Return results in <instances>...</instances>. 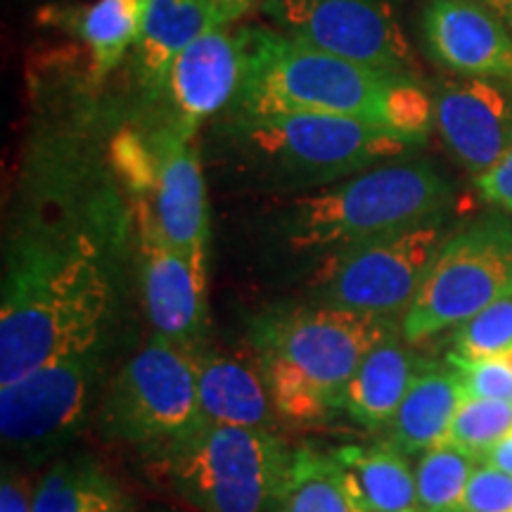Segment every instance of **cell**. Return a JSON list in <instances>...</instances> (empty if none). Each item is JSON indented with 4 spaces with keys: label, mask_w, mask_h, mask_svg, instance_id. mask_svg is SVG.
<instances>
[{
    "label": "cell",
    "mask_w": 512,
    "mask_h": 512,
    "mask_svg": "<svg viewBox=\"0 0 512 512\" xmlns=\"http://www.w3.org/2000/svg\"><path fill=\"white\" fill-rule=\"evenodd\" d=\"M119 287L112 240L91 221L22 228L5 247L0 387L64 356L107 347Z\"/></svg>",
    "instance_id": "obj_1"
},
{
    "label": "cell",
    "mask_w": 512,
    "mask_h": 512,
    "mask_svg": "<svg viewBox=\"0 0 512 512\" xmlns=\"http://www.w3.org/2000/svg\"><path fill=\"white\" fill-rule=\"evenodd\" d=\"M399 330L396 318L323 304L287 306L256 318V363L278 418L290 425H316L344 411V392L363 356Z\"/></svg>",
    "instance_id": "obj_2"
},
{
    "label": "cell",
    "mask_w": 512,
    "mask_h": 512,
    "mask_svg": "<svg viewBox=\"0 0 512 512\" xmlns=\"http://www.w3.org/2000/svg\"><path fill=\"white\" fill-rule=\"evenodd\" d=\"M453 183L425 159H392L290 202L275 223L294 254H330L448 216Z\"/></svg>",
    "instance_id": "obj_3"
},
{
    "label": "cell",
    "mask_w": 512,
    "mask_h": 512,
    "mask_svg": "<svg viewBox=\"0 0 512 512\" xmlns=\"http://www.w3.org/2000/svg\"><path fill=\"white\" fill-rule=\"evenodd\" d=\"M221 131L238 169L275 190L325 188L413 150L387 128L330 114L230 112Z\"/></svg>",
    "instance_id": "obj_4"
},
{
    "label": "cell",
    "mask_w": 512,
    "mask_h": 512,
    "mask_svg": "<svg viewBox=\"0 0 512 512\" xmlns=\"http://www.w3.org/2000/svg\"><path fill=\"white\" fill-rule=\"evenodd\" d=\"M238 34L242 79L228 112L330 114L384 128L387 93L399 74L344 60L261 24Z\"/></svg>",
    "instance_id": "obj_5"
},
{
    "label": "cell",
    "mask_w": 512,
    "mask_h": 512,
    "mask_svg": "<svg viewBox=\"0 0 512 512\" xmlns=\"http://www.w3.org/2000/svg\"><path fill=\"white\" fill-rule=\"evenodd\" d=\"M100 399L102 437L157 465L204 422L188 354L157 335L117 370Z\"/></svg>",
    "instance_id": "obj_6"
},
{
    "label": "cell",
    "mask_w": 512,
    "mask_h": 512,
    "mask_svg": "<svg viewBox=\"0 0 512 512\" xmlns=\"http://www.w3.org/2000/svg\"><path fill=\"white\" fill-rule=\"evenodd\" d=\"M292 451L275 432L204 420L159 467L200 512H266Z\"/></svg>",
    "instance_id": "obj_7"
},
{
    "label": "cell",
    "mask_w": 512,
    "mask_h": 512,
    "mask_svg": "<svg viewBox=\"0 0 512 512\" xmlns=\"http://www.w3.org/2000/svg\"><path fill=\"white\" fill-rule=\"evenodd\" d=\"M508 297L512 219L491 214L448 233L418 297L401 318V335L406 342L420 344Z\"/></svg>",
    "instance_id": "obj_8"
},
{
    "label": "cell",
    "mask_w": 512,
    "mask_h": 512,
    "mask_svg": "<svg viewBox=\"0 0 512 512\" xmlns=\"http://www.w3.org/2000/svg\"><path fill=\"white\" fill-rule=\"evenodd\" d=\"M446 219L323 254L309 292L313 304L403 318L448 238Z\"/></svg>",
    "instance_id": "obj_9"
},
{
    "label": "cell",
    "mask_w": 512,
    "mask_h": 512,
    "mask_svg": "<svg viewBox=\"0 0 512 512\" xmlns=\"http://www.w3.org/2000/svg\"><path fill=\"white\" fill-rule=\"evenodd\" d=\"M105 347L64 356L0 387V434L29 460L60 451L105 394Z\"/></svg>",
    "instance_id": "obj_10"
},
{
    "label": "cell",
    "mask_w": 512,
    "mask_h": 512,
    "mask_svg": "<svg viewBox=\"0 0 512 512\" xmlns=\"http://www.w3.org/2000/svg\"><path fill=\"white\" fill-rule=\"evenodd\" d=\"M273 29L344 60L415 74V57L392 0H264Z\"/></svg>",
    "instance_id": "obj_11"
},
{
    "label": "cell",
    "mask_w": 512,
    "mask_h": 512,
    "mask_svg": "<svg viewBox=\"0 0 512 512\" xmlns=\"http://www.w3.org/2000/svg\"><path fill=\"white\" fill-rule=\"evenodd\" d=\"M133 211L140 245V285L152 330L178 347L204 342L209 325L207 271L192 266L166 242L150 197L133 200Z\"/></svg>",
    "instance_id": "obj_12"
},
{
    "label": "cell",
    "mask_w": 512,
    "mask_h": 512,
    "mask_svg": "<svg viewBox=\"0 0 512 512\" xmlns=\"http://www.w3.org/2000/svg\"><path fill=\"white\" fill-rule=\"evenodd\" d=\"M434 128L472 178L501 162L512 145V83L446 76L432 91Z\"/></svg>",
    "instance_id": "obj_13"
},
{
    "label": "cell",
    "mask_w": 512,
    "mask_h": 512,
    "mask_svg": "<svg viewBox=\"0 0 512 512\" xmlns=\"http://www.w3.org/2000/svg\"><path fill=\"white\" fill-rule=\"evenodd\" d=\"M422 41L451 74L512 83V34L479 0H427Z\"/></svg>",
    "instance_id": "obj_14"
},
{
    "label": "cell",
    "mask_w": 512,
    "mask_h": 512,
    "mask_svg": "<svg viewBox=\"0 0 512 512\" xmlns=\"http://www.w3.org/2000/svg\"><path fill=\"white\" fill-rule=\"evenodd\" d=\"M157 185L150 202L159 230L192 266L209 264V200L202 164L192 140L166 126L155 138Z\"/></svg>",
    "instance_id": "obj_15"
},
{
    "label": "cell",
    "mask_w": 512,
    "mask_h": 512,
    "mask_svg": "<svg viewBox=\"0 0 512 512\" xmlns=\"http://www.w3.org/2000/svg\"><path fill=\"white\" fill-rule=\"evenodd\" d=\"M242 79V43L228 24L209 29L176 57L164 93L171 102L169 126L185 138L233 105Z\"/></svg>",
    "instance_id": "obj_16"
},
{
    "label": "cell",
    "mask_w": 512,
    "mask_h": 512,
    "mask_svg": "<svg viewBox=\"0 0 512 512\" xmlns=\"http://www.w3.org/2000/svg\"><path fill=\"white\" fill-rule=\"evenodd\" d=\"M183 349L195 370L204 420L216 425L275 432V422L280 418L275 413L259 363H247L238 356L226 354L207 339Z\"/></svg>",
    "instance_id": "obj_17"
},
{
    "label": "cell",
    "mask_w": 512,
    "mask_h": 512,
    "mask_svg": "<svg viewBox=\"0 0 512 512\" xmlns=\"http://www.w3.org/2000/svg\"><path fill=\"white\" fill-rule=\"evenodd\" d=\"M221 24H226V19L214 0H150L133 48L136 74L145 91L164 95L176 57Z\"/></svg>",
    "instance_id": "obj_18"
},
{
    "label": "cell",
    "mask_w": 512,
    "mask_h": 512,
    "mask_svg": "<svg viewBox=\"0 0 512 512\" xmlns=\"http://www.w3.org/2000/svg\"><path fill=\"white\" fill-rule=\"evenodd\" d=\"M425 366L401 330L392 332L363 356L344 392V411L366 430H387L403 396Z\"/></svg>",
    "instance_id": "obj_19"
},
{
    "label": "cell",
    "mask_w": 512,
    "mask_h": 512,
    "mask_svg": "<svg viewBox=\"0 0 512 512\" xmlns=\"http://www.w3.org/2000/svg\"><path fill=\"white\" fill-rule=\"evenodd\" d=\"M463 399V380L451 363L425 366L387 425V441L399 448L403 456H415L441 446Z\"/></svg>",
    "instance_id": "obj_20"
},
{
    "label": "cell",
    "mask_w": 512,
    "mask_h": 512,
    "mask_svg": "<svg viewBox=\"0 0 512 512\" xmlns=\"http://www.w3.org/2000/svg\"><path fill=\"white\" fill-rule=\"evenodd\" d=\"M271 512H370L335 453L304 446L292 451Z\"/></svg>",
    "instance_id": "obj_21"
},
{
    "label": "cell",
    "mask_w": 512,
    "mask_h": 512,
    "mask_svg": "<svg viewBox=\"0 0 512 512\" xmlns=\"http://www.w3.org/2000/svg\"><path fill=\"white\" fill-rule=\"evenodd\" d=\"M332 453L370 512H420L415 470L389 441L342 446Z\"/></svg>",
    "instance_id": "obj_22"
},
{
    "label": "cell",
    "mask_w": 512,
    "mask_h": 512,
    "mask_svg": "<svg viewBox=\"0 0 512 512\" xmlns=\"http://www.w3.org/2000/svg\"><path fill=\"white\" fill-rule=\"evenodd\" d=\"M34 512H128V498L98 460L69 456L36 484Z\"/></svg>",
    "instance_id": "obj_23"
},
{
    "label": "cell",
    "mask_w": 512,
    "mask_h": 512,
    "mask_svg": "<svg viewBox=\"0 0 512 512\" xmlns=\"http://www.w3.org/2000/svg\"><path fill=\"white\" fill-rule=\"evenodd\" d=\"M150 0H98L72 17L74 31L91 55L93 79H105L136 48Z\"/></svg>",
    "instance_id": "obj_24"
},
{
    "label": "cell",
    "mask_w": 512,
    "mask_h": 512,
    "mask_svg": "<svg viewBox=\"0 0 512 512\" xmlns=\"http://www.w3.org/2000/svg\"><path fill=\"white\" fill-rule=\"evenodd\" d=\"M477 460L441 444L425 451L415 465L420 512H463L465 489Z\"/></svg>",
    "instance_id": "obj_25"
},
{
    "label": "cell",
    "mask_w": 512,
    "mask_h": 512,
    "mask_svg": "<svg viewBox=\"0 0 512 512\" xmlns=\"http://www.w3.org/2000/svg\"><path fill=\"white\" fill-rule=\"evenodd\" d=\"M512 432V403L465 396L444 444L482 463L484 453Z\"/></svg>",
    "instance_id": "obj_26"
},
{
    "label": "cell",
    "mask_w": 512,
    "mask_h": 512,
    "mask_svg": "<svg viewBox=\"0 0 512 512\" xmlns=\"http://www.w3.org/2000/svg\"><path fill=\"white\" fill-rule=\"evenodd\" d=\"M512 349V297L486 306L475 318L458 325L451 356L477 361Z\"/></svg>",
    "instance_id": "obj_27"
},
{
    "label": "cell",
    "mask_w": 512,
    "mask_h": 512,
    "mask_svg": "<svg viewBox=\"0 0 512 512\" xmlns=\"http://www.w3.org/2000/svg\"><path fill=\"white\" fill-rule=\"evenodd\" d=\"M112 164L133 200L152 197L157 185V157L155 147L145 145L143 136L136 131H121L112 140Z\"/></svg>",
    "instance_id": "obj_28"
},
{
    "label": "cell",
    "mask_w": 512,
    "mask_h": 512,
    "mask_svg": "<svg viewBox=\"0 0 512 512\" xmlns=\"http://www.w3.org/2000/svg\"><path fill=\"white\" fill-rule=\"evenodd\" d=\"M446 361L458 370L465 396L512 403V349L477 361L448 354Z\"/></svg>",
    "instance_id": "obj_29"
},
{
    "label": "cell",
    "mask_w": 512,
    "mask_h": 512,
    "mask_svg": "<svg viewBox=\"0 0 512 512\" xmlns=\"http://www.w3.org/2000/svg\"><path fill=\"white\" fill-rule=\"evenodd\" d=\"M463 512H512V477L479 463L467 482Z\"/></svg>",
    "instance_id": "obj_30"
},
{
    "label": "cell",
    "mask_w": 512,
    "mask_h": 512,
    "mask_svg": "<svg viewBox=\"0 0 512 512\" xmlns=\"http://www.w3.org/2000/svg\"><path fill=\"white\" fill-rule=\"evenodd\" d=\"M475 188L486 202L512 214V145L494 169L475 178Z\"/></svg>",
    "instance_id": "obj_31"
},
{
    "label": "cell",
    "mask_w": 512,
    "mask_h": 512,
    "mask_svg": "<svg viewBox=\"0 0 512 512\" xmlns=\"http://www.w3.org/2000/svg\"><path fill=\"white\" fill-rule=\"evenodd\" d=\"M34 491L31 479L17 467H3L0 484V512H34Z\"/></svg>",
    "instance_id": "obj_32"
},
{
    "label": "cell",
    "mask_w": 512,
    "mask_h": 512,
    "mask_svg": "<svg viewBox=\"0 0 512 512\" xmlns=\"http://www.w3.org/2000/svg\"><path fill=\"white\" fill-rule=\"evenodd\" d=\"M482 463L496 467V470H501L505 475L512 477V432L505 434L496 446H491L489 451L484 453Z\"/></svg>",
    "instance_id": "obj_33"
},
{
    "label": "cell",
    "mask_w": 512,
    "mask_h": 512,
    "mask_svg": "<svg viewBox=\"0 0 512 512\" xmlns=\"http://www.w3.org/2000/svg\"><path fill=\"white\" fill-rule=\"evenodd\" d=\"M264 3V0H216V5H219L223 19H226V24L235 22V19L245 17L247 12H252L256 5Z\"/></svg>",
    "instance_id": "obj_34"
},
{
    "label": "cell",
    "mask_w": 512,
    "mask_h": 512,
    "mask_svg": "<svg viewBox=\"0 0 512 512\" xmlns=\"http://www.w3.org/2000/svg\"><path fill=\"white\" fill-rule=\"evenodd\" d=\"M479 3L486 5V8L494 12V15L501 19L512 34V0H479Z\"/></svg>",
    "instance_id": "obj_35"
},
{
    "label": "cell",
    "mask_w": 512,
    "mask_h": 512,
    "mask_svg": "<svg viewBox=\"0 0 512 512\" xmlns=\"http://www.w3.org/2000/svg\"><path fill=\"white\" fill-rule=\"evenodd\" d=\"M214 3H216V0H214Z\"/></svg>",
    "instance_id": "obj_36"
}]
</instances>
